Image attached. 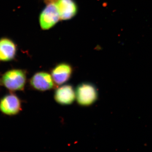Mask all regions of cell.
Listing matches in <instances>:
<instances>
[{"instance_id":"cell-2","label":"cell","mask_w":152,"mask_h":152,"mask_svg":"<svg viewBox=\"0 0 152 152\" xmlns=\"http://www.w3.org/2000/svg\"><path fill=\"white\" fill-rule=\"evenodd\" d=\"M76 99L79 105L89 106L94 103L98 98V90L94 85L89 83H83L77 86Z\"/></svg>"},{"instance_id":"cell-6","label":"cell","mask_w":152,"mask_h":152,"mask_svg":"<svg viewBox=\"0 0 152 152\" xmlns=\"http://www.w3.org/2000/svg\"><path fill=\"white\" fill-rule=\"evenodd\" d=\"M54 99L55 101L60 104L70 105L76 99L75 91L72 85H63L56 90Z\"/></svg>"},{"instance_id":"cell-7","label":"cell","mask_w":152,"mask_h":152,"mask_svg":"<svg viewBox=\"0 0 152 152\" xmlns=\"http://www.w3.org/2000/svg\"><path fill=\"white\" fill-rule=\"evenodd\" d=\"M73 69L69 64L61 63L57 65L52 69L51 76L56 85H62L70 79Z\"/></svg>"},{"instance_id":"cell-9","label":"cell","mask_w":152,"mask_h":152,"mask_svg":"<svg viewBox=\"0 0 152 152\" xmlns=\"http://www.w3.org/2000/svg\"><path fill=\"white\" fill-rule=\"evenodd\" d=\"M17 53L15 43L8 38L0 39V61H8L13 59Z\"/></svg>"},{"instance_id":"cell-8","label":"cell","mask_w":152,"mask_h":152,"mask_svg":"<svg viewBox=\"0 0 152 152\" xmlns=\"http://www.w3.org/2000/svg\"><path fill=\"white\" fill-rule=\"evenodd\" d=\"M55 4L61 20L70 19L77 13V6L73 0H58Z\"/></svg>"},{"instance_id":"cell-1","label":"cell","mask_w":152,"mask_h":152,"mask_svg":"<svg viewBox=\"0 0 152 152\" xmlns=\"http://www.w3.org/2000/svg\"><path fill=\"white\" fill-rule=\"evenodd\" d=\"M26 74L20 69H14L6 72L2 77L1 83L11 91H23L26 83Z\"/></svg>"},{"instance_id":"cell-3","label":"cell","mask_w":152,"mask_h":152,"mask_svg":"<svg viewBox=\"0 0 152 152\" xmlns=\"http://www.w3.org/2000/svg\"><path fill=\"white\" fill-rule=\"evenodd\" d=\"M30 85L34 89L39 91H45L56 88L51 75L45 72L36 73L31 78Z\"/></svg>"},{"instance_id":"cell-5","label":"cell","mask_w":152,"mask_h":152,"mask_svg":"<svg viewBox=\"0 0 152 152\" xmlns=\"http://www.w3.org/2000/svg\"><path fill=\"white\" fill-rule=\"evenodd\" d=\"M60 18L59 14L56 4H50L44 9L40 16L41 28L43 30L49 29L53 27Z\"/></svg>"},{"instance_id":"cell-4","label":"cell","mask_w":152,"mask_h":152,"mask_svg":"<svg viewBox=\"0 0 152 152\" xmlns=\"http://www.w3.org/2000/svg\"><path fill=\"white\" fill-rule=\"evenodd\" d=\"M21 110L20 100L14 94L6 95L0 101V110L6 115H15L18 114Z\"/></svg>"}]
</instances>
